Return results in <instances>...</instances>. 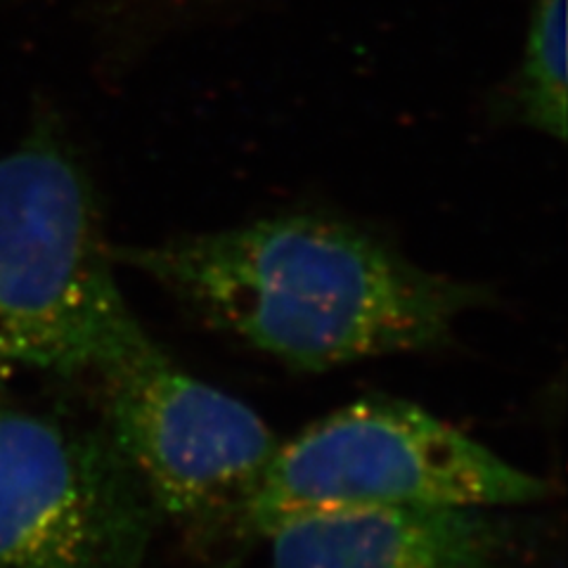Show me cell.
<instances>
[{
  "label": "cell",
  "instance_id": "cell-5",
  "mask_svg": "<svg viewBox=\"0 0 568 568\" xmlns=\"http://www.w3.org/2000/svg\"><path fill=\"white\" fill-rule=\"evenodd\" d=\"M112 440L156 514L209 524L242 514L280 440L252 407L154 346L102 377Z\"/></svg>",
  "mask_w": 568,
  "mask_h": 568
},
{
  "label": "cell",
  "instance_id": "cell-8",
  "mask_svg": "<svg viewBox=\"0 0 568 568\" xmlns=\"http://www.w3.org/2000/svg\"><path fill=\"white\" fill-rule=\"evenodd\" d=\"M0 367H3V365H0ZM0 403H3V390H0Z\"/></svg>",
  "mask_w": 568,
  "mask_h": 568
},
{
  "label": "cell",
  "instance_id": "cell-2",
  "mask_svg": "<svg viewBox=\"0 0 568 568\" xmlns=\"http://www.w3.org/2000/svg\"><path fill=\"white\" fill-rule=\"evenodd\" d=\"M154 346L119 287L91 175L36 121L0 152V365L104 377Z\"/></svg>",
  "mask_w": 568,
  "mask_h": 568
},
{
  "label": "cell",
  "instance_id": "cell-6",
  "mask_svg": "<svg viewBox=\"0 0 568 568\" xmlns=\"http://www.w3.org/2000/svg\"><path fill=\"white\" fill-rule=\"evenodd\" d=\"M490 509L410 507L308 517L271 530L273 568H517Z\"/></svg>",
  "mask_w": 568,
  "mask_h": 568
},
{
  "label": "cell",
  "instance_id": "cell-7",
  "mask_svg": "<svg viewBox=\"0 0 568 568\" xmlns=\"http://www.w3.org/2000/svg\"><path fill=\"white\" fill-rule=\"evenodd\" d=\"M566 0H536L511 88V114L526 126L566 140Z\"/></svg>",
  "mask_w": 568,
  "mask_h": 568
},
{
  "label": "cell",
  "instance_id": "cell-4",
  "mask_svg": "<svg viewBox=\"0 0 568 568\" xmlns=\"http://www.w3.org/2000/svg\"><path fill=\"white\" fill-rule=\"evenodd\" d=\"M156 517L112 436L0 403V568H142Z\"/></svg>",
  "mask_w": 568,
  "mask_h": 568
},
{
  "label": "cell",
  "instance_id": "cell-3",
  "mask_svg": "<svg viewBox=\"0 0 568 568\" xmlns=\"http://www.w3.org/2000/svg\"><path fill=\"white\" fill-rule=\"evenodd\" d=\"M547 484L424 407L367 398L280 443L242 514V530L265 538L308 517L369 509L538 503Z\"/></svg>",
  "mask_w": 568,
  "mask_h": 568
},
{
  "label": "cell",
  "instance_id": "cell-1",
  "mask_svg": "<svg viewBox=\"0 0 568 568\" xmlns=\"http://www.w3.org/2000/svg\"><path fill=\"white\" fill-rule=\"evenodd\" d=\"M112 254L211 325L304 372L436 348L490 298L317 213L112 244Z\"/></svg>",
  "mask_w": 568,
  "mask_h": 568
}]
</instances>
